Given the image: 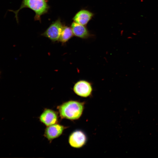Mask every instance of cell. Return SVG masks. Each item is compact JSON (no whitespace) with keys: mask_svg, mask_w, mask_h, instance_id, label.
<instances>
[{"mask_svg":"<svg viewBox=\"0 0 158 158\" xmlns=\"http://www.w3.org/2000/svg\"><path fill=\"white\" fill-rule=\"evenodd\" d=\"M94 14L90 11L82 9L78 11L73 18V21L86 26L92 19Z\"/></svg>","mask_w":158,"mask_h":158,"instance_id":"obj_9","label":"cell"},{"mask_svg":"<svg viewBox=\"0 0 158 158\" xmlns=\"http://www.w3.org/2000/svg\"><path fill=\"white\" fill-rule=\"evenodd\" d=\"M73 35L82 39H87L92 36L85 26L73 22L71 25Z\"/></svg>","mask_w":158,"mask_h":158,"instance_id":"obj_8","label":"cell"},{"mask_svg":"<svg viewBox=\"0 0 158 158\" xmlns=\"http://www.w3.org/2000/svg\"><path fill=\"white\" fill-rule=\"evenodd\" d=\"M64 25L59 18L52 22L41 35L48 38L53 42L59 41Z\"/></svg>","mask_w":158,"mask_h":158,"instance_id":"obj_3","label":"cell"},{"mask_svg":"<svg viewBox=\"0 0 158 158\" xmlns=\"http://www.w3.org/2000/svg\"><path fill=\"white\" fill-rule=\"evenodd\" d=\"M73 35L71 28L64 24L59 41L62 43H66Z\"/></svg>","mask_w":158,"mask_h":158,"instance_id":"obj_10","label":"cell"},{"mask_svg":"<svg viewBox=\"0 0 158 158\" xmlns=\"http://www.w3.org/2000/svg\"><path fill=\"white\" fill-rule=\"evenodd\" d=\"M0 73H1V72H0Z\"/></svg>","mask_w":158,"mask_h":158,"instance_id":"obj_11","label":"cell"},{"mask_svg":"<svg viewBox=\"0 0 158 158\" xmlns=\"http://www.w3.org/2000/svg\"><path fill=\"white\" fill-rule=\"evenodd\" d=\"M24 8H29L35 13V20H38L41 23V16L47 13L50 8L48 0H22L20 7L17 10H10L15 14V17L18 22V14L19 11Z\"/></svg>","mask_w":158,"mask_h":158,"instance_id":"obj_1","label":"cell"},{"mask_svg":"<svg viewBox=\"0 0 158 158\" xmlns=\"http://www.w3.org/2000/svg\"><path fill=\"white\" fill-rule=\"evenodd\" d=\"M87 141V138L85 133L79 130L74 131L69 136L68 142L72 147L80 148L84 146Z\"/></svg>","mask_w":158,"mask_h":158,"instance_id":"obj_6","label":"cell"},{"mask_svg":"<svg viewBox=\"0 0 158 158\" xmlns=\"http://www.w3.org/2000/svg\"><path fill=\"white\" fill-rule=\"evenodd\" d=\"M74 92L78 95L84 97L89 96L92 94L93 89L91 84L84 80H80L74 84Z\"/></svg>","mask_w":158,"mask_h":158,"instance_id":"obj_4","label":"cell"},{"mask_svg":"<svg viewBox=\"0 0 158 158\" xmlns=\"http://www.w3.org/2000/svg\"><path fill=\"white\" fill-rule=\"evenodd\" d=\"M58 119L57 112L48 109H45L39 117L40 122L47 126L56 123Z\"/></svg>","mask_w":158,"mask_h":158,"instance_id":"obj_7","label":"cell"},{"mask_svg":"<svg viewBox=\"0 0 158 158\" xmlns=\"http://www.w3.org/2000/svg\"><path fill=\"white\" fill-rule=\"evenodd\" d=\"M84 104V102L70 100L58 106L57 109L61 118L75 120L81 116Z\"/></svg>","mask_w":158,"mask_h":158,"instance_id":"obj_2","label":"cell"},{"mask_svg":"<svg viewBox=\"0 0 158 158\" xmlns=\"http://www.w3.org/2000/svg\"><path fill=\"white\" fill-rule=\"evenodd\" d=\"M66 127L55 123L48 126L45 128L44 136L50 142L60 136Z\"/></svg>","mask_w":158,"mask_h":158,"instance_id":"obj_5","label":"cell"}]
</instances>
